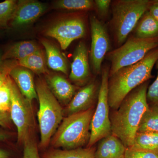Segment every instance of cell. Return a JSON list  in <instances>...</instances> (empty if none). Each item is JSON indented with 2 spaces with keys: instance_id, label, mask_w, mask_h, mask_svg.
<instances>
[{
  "instance_id": "obj_30",
  "label": "cell",
  "mask_w": 158,
  "mask_h": 158,
  "mask_svg": "<svg viewBox=\"0 0 158 158\" xmlns=\"http://www.w3.org/2000/svg\"><path fill=\"white\" fill-rule=\"evenodd\" d=\"M112 2V1L110 0H95L94 1V6L102 16H105L108 14Z\"/></svg>"
},
{
  "instance_id": "obj_6",
  "label": "cell",
  "mask_w": 158,
  "mask_h": 158,
  "mask_svg": "<svg viewBox=\"0 0 158 158\" xmlns=\"http://www.w3.org/2000/svg\"><path fill=\"white\" fill-rule=\"evenodd\" d=\"M158 47V37L150 39L130 37L124 44L109 52L106 58L111 62L109 77L120 69L135 64L150 51Z\"/></svg>"
},
{
  "instance_id": "obj_29",
  "label": "cell",
  "mask_w": 158,
  "mask_h": 158,
  "mask_svg": "<svg viewBox=\"0 0 158 158\" xmlns=\"http://www.w3.org/2000/svg\"><path fill=\"white\" fill-rule=\"evenodd\" d=\"M124 158H158V152L137 150L127 148Z\"/></svg>"
},
{
  "instance_id": "obj_26",
  "label": "cell",
  "mask_w": 158,
  "mask_h": 158,
  "mask_svg": "<svg viewBox=\"0 0 158 158\" xmlns=\"http://www.w3.org/2000/svg\"><path fill=\"white\" fill-rule=\"evenodd\" d=\"M11 104L10 76L0 88V113H10Z\"/></svg>"
},
{
  "instance_id": "obj_18",
  "label": "cell",
  "mask_w": 158,
  "mask_h": 158,
  "mask_svg": "<svg viewBox=\"0 0 158 158\" xmlns=\"http://www.w3.org/2000/svg\"><path fill=\"white\" fill-rule=\"evenodd\" d=\"M134 37L141 39L158 37V21L146 11L139 20L135 28Z\"/></svg>"
},
{
  "instance_id": "obj_5",
  "label": "cell",
  "mask_w": 158,
  "mask_h": 158,
  "mask_svg": "<svg viewBox=\"0 0 158 158\" xmlns=\"http://www.w3.org/2000/svg\"><path fill=\"white\" fill-rule=\"evenodd\" d=\"M149 0H117L112 4L111 25L115 41L122 45L139 20L148 10Z\"/></svg>"
},
{
  "instance_id": "obj_25",
  "label": "cell",
  "mask_w": 158,
  "mask_h": 158,
  "mask_svg": "<svg viewBox=\"0 0 158 158\" xmlns=\"http://www.w3.org/2000/svg\"><path fill=\"white\" fill-rule=\"evenodd\" d=\"M17 1L6 0L0 2V29L7 28L12 19Z\"/></svg>"
},
{
  "instance_id": "obj_11",
  "label": "cell",
  "mask_w": 158,
  "mask_h": 158,
  "mask_svg": "<svg viewBox=\"0 0 158 158\" xmlns=\"http://www.w3.org/2000/svg\"><path fill=\"white\" fill-rule=\"evenodd\" d=\"M47 9L44 3L33 0H20L9 25L14 28H19L31 24Z\"/></svg>"
},
{
  "instance_id": "obj_13",
  "label": "cell",
  "mask_w": 158,
  "mask_h": 158,
  "mask_svg": "<svg viewBox=\"0 0 158 158\" xmlns=\"http://www.w3.org/2000/svg\"><path fill=\"white\" fill-rule=\"evenodd\" d=\"M89 54L85 43L80 41L74 52L71 65L69 79L78 86H85L90 77Z\"/></svg>"
},
{
  "instance_id": "obj_36",
  "label": "cell",
  "mask_w": 158,
  "mask_h": 158,
  "mask_svg": "<svg viewBox=\"0 0 158 158\" xmlns=\"http://www.w3.org/2000/svg\"><path fill=\"white\" fill-rule=\"evenodd\" d=\"M9 138V135L4 131L0 130V141H5Z\"/></svg>"
},
{
  "instance_id": "obj_16",
  "label": "cell",
  "mask_w": 158,
  "mask_h": 158,
  "mask_svg": "<svg viewBox=\"0 0 158 158\" xmlns=\"http://www.w3.org/2000/svg\"><path fill=\"white\" fill-rule=\"evenodd\" d=\"M126 149L122 142L111 134L100 141L94 158H122L124 156Z\"/></svg>"
},
{
  "instance_id": "obj_28",
  "label": "cell",
  "mask_w": 158,
  "mask_h": 158,
  "mask_svg": "<svg viewBox=\"0 0 158 158\" xmlns=\"http://www.w3.org/2000/svg\"><path fill=\"white\" fill-rule=\"evenodd\" d=\"M157 69L156 78L148 88L147 99L148 105L158 106V60L156 64Z\"/></svg>"
},
{
  "instance_id": "obj_4",
  "label": "cell",
  "mask_w": 158,
  "mask_h": 158,
  "mask_svg": "<svg viewBox=\"0 0 158 158\" xmlns=\"http://www.w3.org/2000/svg\"><path fill=\"white\" fill-rule=\"evenodd\" d=\"M39 103L38 119L40 134V147L46 148L63 120V109L44 80L35 84Z\"/></svg>"
},
{
  "instance_id": "obj_10",
  "label": "cell",
  "mask_w": 158,
  "mask_h": 158,
  "mask_svg": "<svg viewBox=\"0 0 158 158\" xmlns=\"http://www.w3.org/2000/svg\"><path fill=\"white\" fill-rule=\"evenodd\" d=\"M86 31L84 20L71 17L54 24L46 30L45 35L56 40L61 48L65 50L75 40L85 37Z\"/></svg>"
},
{
  "instance_id": "obj_2",
  "label": "cell",
  "mask_w": 158,
  "mask_h": 158,
  "mask_svg": "<svg viewBox=\"0 0 158 158\" xmlns=\"http://www.w3.org/2000/svg\"><path fill=\"white\" fill-rule=\"evenodd\" d=\"M158 60V47L141 61L120 69L109 77L108 98L110 109L116 110L129 93L152 78L153 68Z\"/></svg>"
},
{
  "instance_id": "obj_17",
  "label": "cell",
  "mask_w": 158,
  "mask_h": 158,
  "mask_svg": "<svg viewBox=\"0 0 158 158\" xmlns=\"http://www.w3.org/2000/svg\"><path fill=\"white\" fill-rule=\"evenodd\" d=\"M41 43L45 49L47 63L49 68L65 74L68 73V65L65 57L59 48L52 43L43 40Z\"/></svg>"
},
{
  "instance_id": "obj_35",
  "label": "cell",
  "mask_w": 158,
  "mask_h": 158,
  "mask_svg": "<svg viewBox=\"0 0 158 158\" xmlns=\"http://www.w3.org/2000/svg\"><path fill=\"white\" fill-rule=\"evenodd\" d=\"M9 152L4 150L0 149V158H9Z\"/></svg>"
},
{
  "instance_id": "obj_37",
  "label": "cell",
  "mask_w": 158,
  "mask_h": 158,
  "mask_svg": "<svg viewBox=\"0 0 158 158\" xmlns=\"http://www.w3.org/2000/svg\"><path fill=\"white\" fill-rule=\"evenodd\" d=\"M122 158H124V157H123Z\"/></svg>"
},
{
  "instance_id": "obj_9",
  "label": "cell",
  "mask_w": 158,
  "mask_h": 158,
  "mask_svg": "<svg viewBox=\"0 0 158 158\" xmlns=\"http://www.w3.org/2000/svg\"><path fill=\"white\" fill-rule=\"evenodd\" d=\"M91 47L89 56L94 73L99 74L102 72L103 59L110 49V42L106 25L95 16H90Z\"/></svg>"
},
{
  "instance_id": "obj_7",
  "label": "cell",
  "mask_w": 158,
  "mask_h": 158,
  "mask_svg": "<svg viewBox=\"0 0 158 158\" xmlns=\"http://www.w3.org/2000/svg\"><path fill=\"white\" fill-rule=\"evenodd\" d=\"M110 69H102V80L99 89L98 102L90 123V140L87 147L94 146L98 141L112 134L108 103V81Z\"/></svg>"
},
{
  "instance_id": "obj_33",
  "label": "cell",
  "mask_w": 158,
  "mask_h": 158,
  "mask_svg": "<svg viewBox=\"0 0 158 158\" xmlns=\"http://www.w3.org/2000/svg\"><path fill=\"white\" fill-rule=\"evenodd\" d=\"M148 11L158 21V0L151 1Z\"/></svg>"
},
{
  "instance_id": "obj_31",
  "label": "cell",
  "mask_w": 158,
  "mask_h": 158,
  "mask_svg": "<svg viewBox=\"0 0 158 158\" xmlns=\"http://www.w3.org/2000/svg\"><path fill=\"white\" fill-rule=\"evenodd\" d=\"M15 65L16 63L8 62L6 60H3L2 55L0 52V73L9 74L10 69Z\"/></svg>"
},
{
  "instance_id": "obj_22",
  "label": "cell",
  "mask_w": 158,
  "mask_h": 158,
  "mask_svg": "<svg viewBox=\"0 0 158 158\" xmlns=\"http://www.w3.org/2000/svg\"><path fill=\"white\" fill-rule=\"evenodd\" d=\"M130 148L158 152V133L137 132L132 146Z\"/></svg>"
},
{
  "instance_id": "obj_27",
  "label": "cell",
  "mask_w": 158,
  "mask_h": 158,
  "mask_svg": "<svg viewBox=\"0 0 158 158\" xmlns=\"http://www.w3.org/2000/svg\"><path fill=\"white\" fill-rule=\"evenodd\" d=\"M23 158H40L35 140L31 136L26 139L23 143Z\"/></svg>"
},
{
  "instance_id": "obj_12",
  "label": "cell",
  "mask_w": 158,
  "mask_h": 158,
  "mask_svg": "<svg viewBox=\"0 0 158 158\" xmlns=\"http://www.w3.org/2000/svg\"><path fill=\"white\" fill-rule=\"evenodd\" d=\"M99 87L100 85L95 81H90L84 86L63 110L64 115L70 116L94 107L93 105L98 97Z\"/></svg>"
},
{
  "instance_id": "obj_1",
  "label": "cell",
  "mask_w": 158,
  "mask_h": 158,
  "mask_svg": "<svg viewBox=\"0 0 158 158\" xmlns=\"http://www.w3.org/2000/svg\"><path fill=\"white\" fill-rule=\"evenodd\" d=\"M148 84L147 81L132 90L110 114L112 134L127 148L132 146L141 118L149 106L147 99Z\"/></svg>"
},
{
  "instance_id": "obj_19",
  "label": "cell",
  "mask_w": 158,
  "mask_h": 158,
  "mask_svg": "<svg viewBox=\"0 0 158 158\" xmlns=\"http://www.w3.org/2000/svg\"><path fill=\"white\" fill-rule=\"evenodd\" d=\"M40 49L39 46L34 41H20L9 47L2 54V59L21 60Z\"/></svg>"
},
{
  "instance_id": "obj_32",
  "label": "cell",
  "mask_w": 158,
  "mask_h": 158,
  "mask_svg": "<svg viewBox=\"0 0 158 158\" xmlns=\"http://www.w3.org/2000/svg\"><path fill=\"white\" fill-rule=\"evenodd\" d=\"M11 121L10 113H0V126L4 127H9Z\"/></svg>"
},
{
  "instance_id": "obj_20",
  "label": "cell",
  "mask_w": 158,
  "mask_h": 158,
  "mask_svg": "<svg viewBox=\"0 0 158 158\" xmlns=\"http://www.w3.org/2000/svg\"><path fill=\"white\" fill-rule=\"evenodd\" d=\"M96 148L91 147L80 148L71 150L52 149L46 152L43 158H94Z\"/></svg>"
},
{
  "instance_id": "obj_8",
  "label": "cell",
  "mask_w": 158,
  "mask_h": 158,
  "mask_svg": "<svg viewBox=\"0 0 158 158\" xmlns=\"http://www.w3.org/2000/svg\"><path fill=\"white\" fill-rule=\"evenodd\" d=\"M11 104L10 114L11 121L17 130L18 143L23 144L31 136L34 121L32 104L23 96L10 77Z\"/></svg>"
},
{
  "instance_id": "obj_23",
  "label": "cell",
  "mask_w": 158,
  "mask_h": 158,
  "mask_svg": "<svg viewBox=\"0 0 158 158\" xmlns=\"http://www.w3.org/2000/svg\"><path fill=\"white\" fill-rule=\"evenodd\" d=\"M137 132L158 133V106L149 105L141 118Z\"/></svg>"
},
{
  "instance_id": "obj_3",
  "label": "cell",
  "mask_w": 158,
  "mask_h": 158,
  "mask_svg": "<svg viewBox=\"0 0 158 158\" xmlns=\"http://www.w3.org/2000/svg\"><path fill=\"white\" fill-rule=\"evenodd\" d=\"M95 108L94 107L63 118L51 139L52 145L55 148H62L65 150L76 149L88 145Z\"/></svg>"
},
{
  "instance_id": "obj_14",
  "label": "cell",
  "mask_w": 158,
  "mask_h": 158,
  "mask_svg": "<svg viewBox=\"0 0 158 158\" xmlns=\"http://www.w3.org/2000/svg\"><path fill=\"white\" fill-rule=\"evenodd\" d=\"M9 75L15 83L23 96L32 104L37 99L34 76L31 70L19 65H15L9 71Z\"/></svg>"
},
{
  "instance_id": "obj_24",
  "label": "cell",
  "mask_w": 158,
  "mask_h": 158,
  "mask_svg": "<svg viewBox=\"0 0 158 158\" xmlns=\"http://www.w3.org/2000/svg\"><path fill=\"white\" fill-rule=\"evenodd\" d=\"M94 6V1L91 0H60L55 4L58 9L76 11L91 10Z\"/></svg>"
},
{
  "instance_id": "obj_21",
  "label": "cell",
  "mask_w": 158,
  "mask_h": 158,
  "mask_svg": "<svg viewBox=\"0 0 158 158\" xmlns=\"http://www.w3.org/2000/svg\"><path fill=\"white\" fill-rule=\"evenodd\" d=\"M44 55L40 49L23 59L17 60L16 65L27 69L37 74L46 73L47 69Z\"/></svg>"
},
{
  "instance_id": "obj_15",
  "label": "cell",
  "mask_w": 158,
  "mask_h": 158,
  "mask_svg": "<svg viewBox=\"0 0 158 158\" xmlns=\"http://www.w3.org/2000/svg\"><path fill=\"white\" fill-rule=\"evenodd\" d=\"M45 82L51 92L62 105L67 106L76 94V86L62 76L48 75L46 77Z\"/></svg>"
},
{
  "instance_id": "obj_34",
  "label": "cell",
  "mask_w": 158,
  "mask_h": 158,
  "mask_svg": "<svg viewBox=\"0 0 158 158\" xmlns=\"http://www.w3.org/2000/svg\"><path fill=\"white\" fill-rule=\"evenodd\" d=\"M8 75H9L8 73H0V88L6 81Z\"/></svg>"
}]
</instances>
